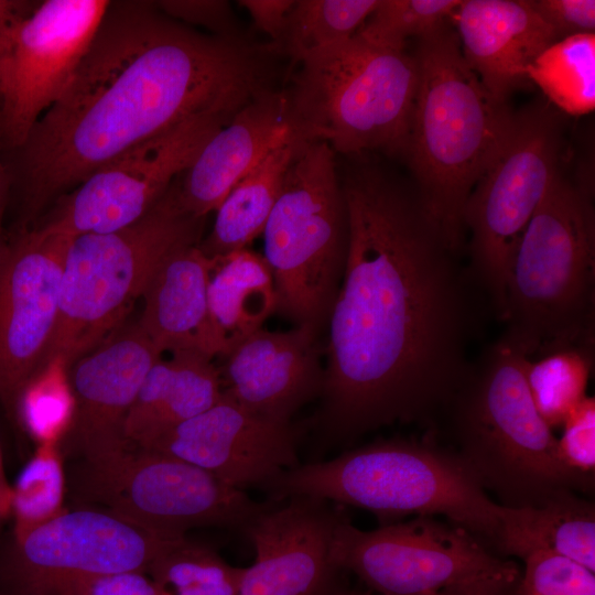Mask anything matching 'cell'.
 <instances>
[{"label":"cell","mask_w":595,"mask_h":595,"mask_svg":"<svg viewBox=\"0 0 595 595\" xmlns=\"http://www.w3.org/2000/svg\"><path fill=\"white\" fill-rule=\"evenodd\" d=\"M534 550L558 553L594 572V502L567 490L536 506H501L497 551L522 559Z\"/></svg>","instance_id":"d4e9b609"},{"label":"cell","mask_w":595,"mask_h":595,"mask_svg":"<svg viewBox=\"0 0 595 595\" xmlns=\"http://www.w3.org/2000/svg\"><path fill=\"white\" fill-rule=\"evenodd\" d=\"M351 158L338 169L348 248L314 421L329 443L446 411L470 374L477 323L478 285L414 186Z\"/></svg>","instance_id":"6da1fadb"},{"label":"cell","mask_w":595,"mask_h":595,"mask_svg":"<svg viewBox=\"0 0 595 595\" xmlns=\"http://www.w3.org/2000/svg\"><path fill=\"white\" fill-rule=\"evenodd\" d=\"M205 220L182 207L174 181L130 226L69 239L43 368L54 359L69 368L115 333L159 268L175 252L199 245Z\"/></svg>","instance_id":"ba28073f"},{"label":"cell","mask_w":595,"mask_h":595,"mask_svg":"<svg viewBox=\"0 0 595 595\" xmlns=\"http://www.w3.org/2000/svg\"><path fill=\"white\" fill-rule=\"evenodd\" d=\"M462 0H379L357 34L381 47L405 50L407 40L422 37L448 22Z\"/></svg>","instance_id":"d6a6232c"},{"label":"cell","mask_w":595,"mask_h":595,"mask_svg":"<svg viewBox=\"0 0 595 595\" xmlns=\"http://www.w3.org/2000/svg\"><path fill=\"white\" fill-rule=\"evenodd\" d=\"M161 358L137 321L120 326L68 368L75 398L68 434L87 464L130 446L123 435L127 414L147 374Z\"/></svg>","instance_id":"d6986e66"},{"label":"cell","mask_w":595,"mask_h":595,"mask_svg":"<svg viewBox=\"0 0 595 595\" xmlns=\"http://www.w3.org/2000/svg\"><path fill=\"white\" fill-rule=\"evenodd\" d=\"M558 440L562 461L571 468L594 476L595 469V399L586 397L563 423Z\"/></svg>","instance_id":"d590c367"},{"label":"cell","mask_w":595,"mask_h":595,"mask_svg":"<svg viewBox=\"0 0 595 595\" xmlns=\"http://www.w3.org/2000/svg\"><path fill=\"white\" fill-rule=\"evenodd\" d=\"M65 472L57 444L37 445L12 485L13 539L20 540L61 515L65 498Z\"/></svg>","instance_id":"4dcf8cb0"},{"label":"cell","mask_w":595,"mask_h":595,"mask_svg":"<svg viewBox=\"0 0 595 595\" xmlns=\"http://www.w3.org/2000/svg\"><path fill=\"white\" fill-rule=\"evenodd\" d=\"M451 23L465 62L500 102L529 82V65L558 42L528 0H462Z\"/></svg>","instance_id":"44dd1931"},{"label":"cell","mask_w":595,"mask_h":595,"mask_svg":"<svg viewBox=\"0 0 595 595\" xmlns=\"http://www.w3.org/2000/svg\"><path fill=\"white\" fill-rule=\"evenodd\" d=\"M244 567L228 564L215 550L186 537L165 549L147 574L171 593L213 581L241 575Z\"/></svg>","instance_id":"836d02e7"},{"label":"cell","mask_w":595,"mask_h":595,"mask_svg":"<svg viewBox=\"0 0 595 595\" xmlns=\"http://www.w3.org/2000/svg\"><path fill=\"white\" fill-rule=\"evenodd\" d=\"M232 117L196 115L130 148L61 196L34 230L72 239L130 226L154 206Z\"/></svg>","instance_id":"4fadbf2b"},{"label":"cell","mask_w":595,"mask_h":595,"mask_svg":"<svg viewBox=\"0 0 595 595\" xmlns=\"http://www.w3.org/2000/svg\"><path fill=\"white\" fill-rule=\"evenodd\" d=\"M593 353L569 348L528 361L526 378L533 403L551 428L563 425L587 397Z\"/></svg>","instance_id":"f546056e"},{"label":"cell","mask_w":595,"mask_h":595,"mask_svg":"<svg viewBox=\"0 0 595 595\" xmlns=\"http://www.w3.org/2000/svg\"><path fill=\"white\" fill-rule=\"evenodd\" d=\"M244 572V570H242ZM242 575V573H241ZM241 575L232 578L193 585L173 592V595H239Z\"/></svg>","instance_id":"60d3db41"},{"label":"cell","mask_w":595,"mask_h":595,"mask_svg":"<svg viewBox=\"0 0 595 595\" xmlns=\"http://www.w3.org/2000/svg\"><path fill=\"white\" fill-rule=\"evenodd\" d=\"M563 143L561 120L551 106L534 102L515 112L502 150L465 204L463 224L470 234L468 270L499 320L505 317L512 259L561 170Z\"/></svg>","instance_id":"30bf717a"},{"label":"cell","mask_w":595,"mask_h":595,"mask_svg":"<svg viewBox=\"0 0 595 595\" xmlns=\"http://www.w3.org/2000/svg\"><path fill=\"white\" fill-rule=\"evenodd\" d=\"M221 393L219 370L212 358L193 351L161 358L147 374L127 414L125 439L130 446L144 448L213 407Z\"/></svg>","instance_id":"cb8c5ba5"},{"label":"cell","mask_w":595,"mask_h":595,"mask_svg":"<svg viewBox=\"0 0 595 595\" xmlns=\"http://www.w3.org/2000/svg\"><path fill=\"white\" fill-rule=\"evenodd\" d=\"M332 595H371V592L339 587Z\"/></svg>","instance_id":"bcb514c9"},{"label":"cell","mask_w":595,"mask_h":595,"mask_svg":"<svg viewBox=\"0 0 595 595\" xmlns=\"http://www.w3.org/2000/svg\"><path fill=\"white\" fill-rule=\"evenodd\" d=\"M110 1L35 2L0 35V139L19 149L61 97Z\"/></svg>","instance_id":"5bb4252c"},{"label":"cell","mask_w":595,"mask_h":595,"mask_svg":"<svg viewBox=\"0 0 595 595\" xmlns=\"http://www.w3.org/2000/svg\"><path fill=\"white\" fill-rule=\"evenodd\" d=\"M210 258L208 303L226 354L277 311L275 283L263 256L248 248Z\"/></svg>","instance_id":"484cf974"},{"label":"cell","mask_w":595,"mask_h":595,"mask_svg":"<svg viewBox=\"0 0 595 595\" xmlns=\"http://www.w3.org/2000/svg\"><path fill=\"white\" fill-rule=\"evenodd\" d=\"M75 416V398L68 367L50 361L22 391L17 421L37 445L58 444L68 435Z\"/></svg>","instance_id":"1f68e13d"},{"label":"cell","mask_w":595,"mask_h":595,"mask_svg":"<svg viewBox=\"0 0 595 595\" xmlns=\"http://www.w3.org/2000/svg\"><path fill=\"white\" fill-rule=\"evenodd\" d=\"M87 469L89 489L102 509L171 538L202 527L244 532L274 502L255 501L201 467L136 446Z\"/></svg>","instance_id":"7c38bea8"},{"label":"cell","mask_w":595,"mask_h":595,"mask_svg":"<svg viewBox=\"0 0 595 595\" xmlns=\"http://www.w3.org/2000/svg\"><path fill=\"white\" fill-rule=\"evenodd\" d=\"M282 94L290 131L344 156L403 154L419 86L414 54L357 33L292 64Z\"/></svg>","instance_id":"52a82bcc"},{"label":"cell","mask_w":595,"mask_h":595,"mask_svg":"<svg viewBox=\"0 0 595 595\" xmlns=\"http://www.w3.org/2000/svg\"><path fill=\"white\" fill-rule=\"evenodd\" d=\"M298 138L274 145L227 194L217 207L209 235L199 242L208 257L245 249L262 234L280 194Z\"/></svg>","instance_id":"4316f807"},{"label":"cell","mask_w":595,"mask_h":595,"mask_svg":"<svg viewBox=\"0 0 595 595\" xmlns=\"http://www.w3.org/2000/svg\"><path fill=\"white\" fill-rule=\"evenodd\" d=\"M153 3L162 13L187 26H202L217 36L244 37L228 1L165 0Z\"/></svg>","instance_id":"8d00e7d4"},{"label":"cell","mask_w":595,"mask_h":595,"mask_svg":"<svg viewBox=\"0 0 595 595\" xmlns=\"http://www.w3.org/2000/svg\"><path fill=\"white\" fill-rule=\"evenodd\" d=\"M336 158L326 142L298 139L261 234L277 311L318 334L327 325L348 248V213Z\"/></svg>","instance_id":"9c48e42d"},{"label":"cell","mask_w":595,"mask_h":595,"mask_svg":"<svg viewBox=\"0 0 595 595\" xmlns=\"http://www.w3.org/2000/svg\"><path fill=\"white\" fill-rule=\"evenodd\" d=\"M518 583L483 582L445 589L434 595H513Z\"/></svg>","instance_id":"b9f144b4"},{"label":"cell","mask_w":595,"mask_h":595,"mask_svg":"<svg viewBox=\"0 0 595 595\" xmlns=\"http://www.w3.org/2000/svg\"><path fill=\"white\" fill-rule=\"evenodd\" d=\"M504 338L531 360L594 349L595 212L589 185L560 170L517 247L506 290Z\"/></svg>","instance_id":"8992f818"},{"label":"cell","mask_w":595,"mask_h":595,"mask_svg":"<svg viewBox=\"0 0 595 595\" xmlns=\"http://www.w3.org/2000/svg\"><path fill=\"white\" fill-rule=\"evenodd\" d=\"M281 57L198 32L150 1L109 3L61 97L20 152L25 219L130 148L201 113L235 116L277 90Z\"/></svg>","instance_id":"7a4b0ae2"},{"label":"cell","mask_w":595,"mask_h":595,"mask_svg":"<svg viewBox=\"0 0 595 595\" xmlns=\"http://www.w3.org/2000/svg\"><path fill=\"white\" fill-rule=\"evenodd\" d=\"M0 145H2L1 139H0ZM4 191H6V172H4L1 159H0V215L2 210Z\"/></svg>","instance_id":"f6af8a7d"},{"label":"cell","mask_w":595,"mask_h":595,"mask_svg":"<svg viewBox=\"0 0 595 595\" xmlns=\"http://www.w3.org/2000/svg\"><path fill=\"white\" fill-rule=\"evenodd\" d=\"M418 40L419 86L402 155L425 210L461 252L465 204L502 150L515 112L467 65L451 20Z\"/></svg>","instance_id":"3957f363"},{"label":"cell","mask_w":595,"mask_h":595,"mask_svg":"<svg viewBox=\"0 0 595 595\" xmlns=\"http://www.w3.org/2000/svg\"><path fill=\"white\" fill-rule=\"evenodd\" d=\"M556 40L595 33L594 0H528Z\"/></svg>","instance_id":"f35d334b"},{"label":"cell","mask_w":595,"mask_h":595,"mask_svg":"<svg viewBox=\"0 0 595 595\" xmlns=\"http://www.w3.org/2000/svg\"><path fill=\"white\" fill-rule=\"evenodd\" d=\"M321 349L318 333L312 328H260L219 357L223 391L259 415L289 423L322 393Z\"/></svg>","instance_id":"ffe728a7"},{"label":"cell","mask_w":595,"mask_h":595,"mask_svg":"<svg viewBox=\"0 0 595 595\" xmlns=\"http://www.w3.org/2000/svg\"><path fill=\"white\" fill-rule=\"evenodd\" d=\"M12 485L9 483L0 447V521L11 516Z\"/></svg>","instance_id":"ee69618b"},{"label":"cell","mask_w":595,"mask_h":595,"mask_svg":"<svg viewBox=\"0 0 595 595\" xmlns=\"http://www.w3.org/2000/svg\"><path fill=\"white\" fill-rule=\"evenodd\" d=\"M378 3L379 0H294L280 39L268 44L293 64L354 36Z\"/></svg>","instance_id":"f1b7e54d"},{"label":"cell","mask_w":595,"mask_h":595,"mask_svg":"<svg viewBox=\"0 0 595 595\" xmlns=\"http://www.w3.org/2000/svg\"><path fill=\"white\" fill-rule=\"evenodd\" d=\"M530 359L499 339L473 368L446 411L452 416L451 448L509 508L540 505L561 491L591 493L594 476L569 467L558 439L539 414L526 370Z\"/></svg>","instance_id":"277c9868"},{"label":"cell","mask_w":595,"mask_h":595,"mask_svg":"<svg viewBox=\"0 0 595 595\" xmlns=\"http://www.w3.org/2000/svg\"><path fill=\"white\" fill-rule=\"evenodd\" d=\"M237 3L247 10L253 25L269 36V42L274 43L282 34L294 0H240Z\"/></svg>","instance_id":"ab89813d"},{"label":"cell","mask_w":595,"mask_h":595,"mask_svg":"<svg viewBox=\"0 0 595 595\" xmlns=\"http://www.w3.org/2000/svg\"><path fill=\"white\" fill-rule=\"evenodd\" d=\"M296 443L291 422L259 415L223 391L213 407L144 448L191 463L237 489L267 491L284 472L300 465Z\"/></svg>","instance_id":"e0dca14e"},{"label":"cell","mask_w":595,"mask_h":595,"mask_svg":"<svg viewBox=\"0 0 595 595\" xmlns=\"http://www.w3.org/2000/svg\"><path fill=\"white\" fill-rule=\"evenodd\" d=\"M345 517L337 504L320 498L274 501L244 530L256 559L244 569L239 595H332L342 587L332 544Z\"/></svg>","instance_id":"ac0fdd59"},{"label":"cell","mask_w":595,"mask_h":595,"mask_svg":"<svg viewBox=\"0 0 595 595\" xmlns=\"http://www.w3.org/2000/svg\"><path fill=\"white\" fill-rule=\"evenodd\" d=\"M549 101L571 116L595 108V33L560 40L542 51L527 69Z\"/></svg>","instance_id":"83f0119b"},{"label":"cell","mask_w":595,"mask_h":595,"mask_svg":"<svg viewBox=\"0 0 595 595\" xmlns=\"http://www.w3.org/2000/svg\"><path fill=\"white\" fill-rule=\"evenodd\" d=\"M68 241L30 229L0 248V403L13 421L55 331Z\"/></svg>","instance_id":"2e32d148"},{"label":"cell","mask_w":595,"mask_h":595,"mask_svg":"<svg viewBox=\"0 0 595 595\" xmlns=\"http://www.w3.org/2000/svg\"><path fill=\"white\" fill-rule=\"evenodd\" d=\"M180 539L102 508H66L14 541L2 582L9 595H43L52 586L71 580L147 573L152 562Z\"/></svg>","instance_id":"9a60e30c"},{"label":"cell","mask_w":595,"mask_h":595,"mask_svg":"<svg viewBox=\"0 0 595 595\" xmlns=\"http://www.w3.org/2000/svg\"><path fill=\"white\" fill-rule=\"evenodd\" d=\"M332 558L379 595H434L483 582L518 583L520 571L468 530L431 516L364 531L345 517Z\"/></svg>","instance_id":"8fae6325"},{"label":"cell","mask_w":595,"mask_h":595,"mask_svg":"<svg viewBox=\"0 0 595 595\" xmlns=\"http://www.w3.org/2000/svg\"><path fill=\"white\" fill-rule=\"evenodd\" d=\"M282 87L241 108L175 180L180 204L197 217L215 212L231 188L290 134Z\"/></svg>","instance_id":"7402d4cb"},{"label":"cell","mask_w":595,"mask_h":595,"mask_svg":"<svg viewBox=\"0 0 595 595\" xmlns=\"http://www.w3.org/2000/svg\"><path fill=\"white\" fill-rule=\"evenodd\" d=\"M212 264L198 245L190 246L171 256L149 282L138 323L161 354L193 351L212 359L225 354L208 303Z\"/></svg>","instance_id":"603a6c76"},{"label":"cell","mask_w":595,"mask_h":595,"mask_svg":"<svg viewBox=\"0 0 595 595\" xmlns=\"http://www.w3.org/2000/svg\"><path fill=\"white\" fill-rule=\"evenodd\" d=\"M513 595H595L594 572L548 550L526 554Z\"/></svg>","instance_id":"e575fe53"},{"label":"cell","mask_w":595,"mask_h":595,"mask_svg":"<svg viewBox=\"0 0 595 595\" xmlns=\"http://www.w3.org/2000/svg\"><path fill=\"white\" fill-rule=\"evenodd\" d=\"M273 501L309 496L372 512L388 524L410 515L442 516L497 550L501 506L451 450L433 441L392 439L284 472L267 490Z\"/></svg>","instance_id":"5b68a950"},{"label":"cell","mask_w":595,"mask_h":595,"mask_svg":"<svg viewBox=\"0 0 595 595\" xmlns=\"http://www.w3.org/2000/svg\"><path fill=\"white\" fill-rule=\"evenodd\" d=\"M43 595H173L143 572H122L71 580L48 588Z\"/></svg>","instance_id":"74e56055"},{"label":"cell","mask_w":595,"mask_h":595,"mask_svg":"<svg viewBox=\"0 0 595 595\" xmlns=\"http://www.w3.org/2000/svg\"><path fill=\"white\" fill-rule=\"evenodd\" d=\"M35 2L0 0V35L15 20L26 13Z\"/></svg>","instance_id":"7bdbcfd3"}]
</instances>
